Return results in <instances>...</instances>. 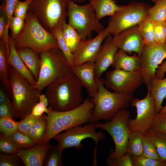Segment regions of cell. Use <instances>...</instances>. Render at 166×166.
<instances>
[{"instance_id": "obj_1", "label": "cell", "mask_w": 166, "mask_h": 166, "mask_svg": "<svg viewBox=\"0 0 166 166\" xmlns=\"http://www.w3.org/2000/svg\"><path fill=\"white\" fill-rule=\"evenodd\" d=\"M83 85L71 71L54 81L45 89L44 93L52 110L59 112L69 111L80 106L83 102Z\"/></svg>"}, {"instance_id": "obj_2", "label": "cell", "mask_w": 166, "mask_h": 166, "mask_svg": "<svg viewBox=\"0 0 166 166\" xmlns=\"http://www.w3.org/2000/svg\"><path fill=\"white\" fill-rule=\"evenodd\" d=\"M94 108L93 99L89 98L85 100L78 107L69 111H56L48 107L46 113L47 128L42 142L47 143L62 131L89 123Z\"/></svg>"}, {"instance_id": "obj_3", "label": "cell", "mask_w": 166, "mask_h": 166, "mask_svg": "<svg viewBox=\"0 0 166 166\" xmlns=\"http://www.w3.org/2000/svg\"><path fill=\"white\" fill-rule=\"evenodd\" d=\"M13 107V117L22 119L31 112L40 101L41 92L13 67H8Z\"/></svg>"}, {"instance_id": "obj_4", "label": "cell", "mask_w": 166, "mask_h": 166, "mask_svg": "<svg viewBox=\"0 0 166 166\" xmlns=\"http://www.w3.org/2000/svg\"><path fill=\"white\" fill-rule=\"evenodd\" d=\"M98 85L96 95L92 98L94 108L89 124H93L98 121L111 120L121 108H128L133 94L126 95L111 92L105 86L104 79L95 78Z\"/></svg>"}, {"instance_id": "obj_5", "label": "cell", "mask_w": 166, "mask_h": 166, "mask_svg": "<svg viewBox=\"0 0 166 166\" xmlns=\"http://www.w3.org/2000/svg\"><path fill=\"white\" fill-rule=\"evenodd\" d=\"M14 39L16 49L27 47L39 54L44 51L59 47L53 34L44 29L34 16L28 11L24 27L19 35Z\"/></svg>"}, {"instance_id": "obj_6", "label": "cell", "mask_w": 166, "mask_h": 166, "mask_svg": "<svg viewBox=\"0 0 166 166\" xmlns=\"http://www.w3.org/2000/svg\"><path fill=\"white\" fill-rule=\"evenodd\" d=\"M41 67L35 87L41 92L55 80L71 72V66L58 48H51L39 54Z\"/></svg>"}, {"instance_id": "obj_7", "label": "cell", "mask_w": 166, "mask_h": 166, "mask_svg": "<svg viewBox=\"0 0 166 166\" xmlns=\"http://www.w3.org/2000/svg\"><path fill=\"white\" fill-rule=\"evenodd\" d=\"M69 0H31L28 11L42 26L51 33L57 28L62 29L66 23Z\"/></svg>"}, {"instance_id": "obj_8", "label": "cell", "mask_w": 166, "mask_h": 166, "mask_svg": "<svg viewBox=\"0 0 166 166\" xmlns=\"http://www.w3.org/2000/svg\"><path fill=\"white\" fill-rule=\"evenodd\" d=\"M67 10L68 24L77 31L81 40L91 36L93 32L98 34L104 29L90 3L80 5L69 0Z\"/></svg>"}, {"instance_id": "obj_9", "label": "cell", "mask_w": 166, "mask_h": 166, "mask_svg": "<svg viewBox=\"0 0 166 166\" xmlns=\"http://www.w3.org/2000/svg\"><path fill=\"white\" fill-rule=\"evenodd\" d=\"M130 116V112L127 108H121L110 121L93 124L97 128L107 132L113 140L115 149L111 150L108 157L117 158L126 153L127 144L131 133L128 125Z\"/></svg>"}, {"instance_id": "obj_10", "label": "cell", "mask_w": 166, "mask_h": 166, "mask_svg": "<svg viewBox=\"0 0 166 166\" xmlns=\"http://www.w3.org/2000/svg\"><path fill=\"white\" fill-rule=\"evenodd\" d=\"M110 16L105 28L109 34L116 35L124 30L137 25L148 14L151 6L144 2H133Z\"/></svg>"}, {"instance_id": "obj_11", "label": "cell", "mask_w": 166, "mask_h": 166, "mask_svg": "<svg viewBox=\"0 0 166 166\" xmlns=\"http://www.w3.org/2000/svg\"><path fill=\"white\" fill-rule=\"evenodd\" d=\"M96 128L94 124H89L84 126L78 125L68 129L63 133L57 134L53 138L57 141V144L63 150L73 147L80 149L83 148L81 143L82 140L88 138H92L95 143L93 164L96 166L97 164L96 158L97 144L105 137L103 132L96 131Z\"/></svg>"}, {"instance_id": "obj_12", "label": "cell", "mask_w": 166, "mask_h": 166, "mask_svg": "<svg viewBox=\"0 0 166 166\" xmlns=\"http://www.w3.org/2000/svg\"><path fill=\"white\" fill-rule=\"evenodd\" d=\"M145 97L142 99L133 97L130 105L135 107L137 115L135 119H129L128 127L131 132H139L144 135L151 128L153 121L157 113L155 102L150 93V88H147Z\"/></svg>"}, {"instance_id": "obj_13", "label": "cell", "mask_w": 166, "mask_h": 166, "mask_svg": "<svg viewBox=\"0 0 166 166\" xmlns=\"http://www.w3.org/2000/svg\"><path fill=\"white\" fill-rule=\"evenodd\" d=\"M104 82L113 92L126 95L133 94L144 83L141 70L130 72L118 69L107 72Z\"/></svg>"}, {"instance_id": "obj_14", "label": "cell", "mask_w": 166, "mask_h": 166, "mask_svg": "<svg viewBox=\"0 0 166 166\" xmlns=\"http://www.w3.org/2000/svg\"><path fill=\"white\" fill-rule=\"evenodd\" d=\"M142 62L141 72L144 83L147 88L150 87L151 79L155 77L158 66L166 58V44H157L153 46L144 44L140 55Z\"/></svg>"}, {"instance_id": "obj_15", "label": "cell", "mask_w": 166, "mask_h": 166, "mask_svg": "<svg viewBox=\"0 0 166 166\" xmlns=\"http://www.w3.org/2000/svg\"><path fill=\"white\" fill-rule=\"evenodd\" d=\"M109 34L104 28L94 38L81 40L73 53V65H78L89 61L95 62L102 42Z\"/></svg>"}, {"instance_id": "obj_16", "label": "cell", "mask_w": 166, "mask_h": 166, "mask_svg": "<svg viewBox=\"0 0 166 166\" xmlns=\"http://www.w3.org/2000/svg\"><path fill=\"white\" fill-rule=\"evenodd\" d=\"M113 41L118 49L130 54L135 52L140 56L145 44L137 25L127 28L114 36Z\"/></svg>"}, {"instance_id": "obj_17", "label": "cell", "mask_w": 166, "mask_h": 166, "mask_svg": "<svg viewBox=\"0 0 166 166\" xmlns=\"http://www.w3.org/2000/svg\"><path fill=\"white\" fill-rule=\"evenodd\" d=\"M95 62L89 61L71 66V71L77 77L87 90L89 96L93 98L98 90L95 80Z\"/></svg>"}, {"instance_id": "obj_18", "label": "cell", "mask_w": 166, "mask_h": 166, "mask_svg": "<svg viewBox=\"0 0 166 166\" xmlns=\"http://www.w3.org/2000/svg\"><path fill=\"white\" fill-rule=\"evenodd\" d=\"M113 37L108 35L98 53L95 61V77L101 78L102 74L112 64L118 48L114 43Z\"/></svg>"}, {"instance_id": "obj_19", "label": "cell", "mask_w": 166, "mask_h": 166, "mask_svg": "<svg viewBox=\"0 0 166 166\" xmlns=\"http://www.w3.org/2000/svg\"><path fill=\"white\" fill-rule=\"evenodd\" d=\"M51 144L42 142L27 149L18 148L16 152L26 166H42L46 154Z\"/></svg>"}, {"instance_id": "obj_20", "label": "cell", "mask_w": 166, "mask_h": 166, "mask_svg": "<svg viewBox=\"0 0 166 166\" xmlns=\"http://www.w3.org/2000/svg\"><path fill=\"white\" fill-rule=\"evenodd\" d=\"M127 55V53L119 49L115 54L111 66L114 69L134 72L141 70L142 62L140 56Z\"/></svg>"}, {"instance_id": "obj_21", "label": "cell", "mask_w": 166, "mask_h": 166, "mask_svg": "<svg viewBox=\"0 0 166 166\" xmlns=\"http://www.w3.org/2000/svg\"><path fill=\"white\" fill-rule=\"evenodd\" d=\"M9 44L10 54L7 60L8 64L31 84L35 85L36 81L18 55L15 46L14 39L10 35L9 36Z\"/></svg>"}, {"instance_id": "obj_22", "label": "cell", "mask_w": 166, "mask_h": 166, "mask_svg": "<svg viewBox=\"0 0 166 166\" xmlns=\"http://www.w3.org/2000/svg\"><path fill=\"white\" fill-rule=\"evenodd\" d=\"M17 53L36 81L38 80L41 67L39 54L32 49L23 47L16 49Z\"/></svg>"}, {"instance_id": "obj_23", "label": "cell", "mask_w": 166, "mask_h": 166, "mask_svg": "<svg viewBox=\"0 0 166 166\" xmlns=\"http://www.w3.org/2000/svg\"><path fill=\"white\" fill-rule=\"evenodd\" d=\"M150 93L155 104L156 113H160L163 108L162 103L166 98V77L161 79L156 77L150 81Z\"/></svg>"}, {"instance_id": "obj_24", "label": "cell", "mask_w": 166, "mask_h": 166, "mask_svg": "<svg viewBox=\"0 0 166 166\" xmlns=\"http://www.w3.org/2000/svg\"><path fill=\"white\" fill-rule=\"evenodd\" d=\"M117 2L114 0H89L99 21L104 17L111 16L121 8Z\"/></svg>"}, {"instance_id": "obj_25", "label": "cell", "mask_w": 166, "mask_h": 166, "mask_svg": "<svg viewBox=\"0 0 166 166\" xmlns=\"http://www.w3.org/2000/svg\"><path fill=\"white\" fill-rule=\"evenodd\" d=\"M144 135L154 144L161 159L166 161V133L150 128Z\"/></svg>"}, {"instance_id": "obj_26", "label": "cell", "mask_w": 166, "mask_h": 166, "mask_svg": "<svg viewBox=\"0 0 166 166\" xmlns=\"http://www.w3.org/2000/svg\"><path fill=\"white\" fill-rule=\"evenodd\" d=\"M137 26L145 44L151 46L158 44L154 37L152 20L148 14L139 22Z\"/></svg>"}, {"instance_id": "obj_27", "label": "cell", "mask_w": 166, "mask_h": 166, "mask_svg": "<svg viewBox=\"0 0 166 166\" xmlns=\"http://www.w3.org/2000/svg\"><path fill=\"white\" fill-rule=\"evenodd\" d=\"M47 125V115L43 114L27 132L24 133L37 144L42 142L45 136Z\"/></svg>"}, {"instance_id": "obj_28", "label": "cell", "mask_w": 166, "mask_h": 166, "mask_svg": "<svg viewBox=\"0 0 166 166\" xmlns=\"http://www.w3.org/2000/svg\"><path fill=\"white\" fill-rule=\"evenodd\" d=\"M0 79L6 88L10 96L11 97L8 75V64L7 60V48L5 42L0 40Z\"/></svg>"}, {"instance_id": "obj_29", "label": "cell", "mask_w": 166, "mask_h": 166, "mask_svg": "<svg viewBox=\"0 0 166 166\" xmlns=\"http://www.w3.org/2000/svg\"><path fill=\"white\" fill-rule=\"evenodd\" d=\"M63 149L57 144L51 145L44 158L42 166H63Z\"/></svg>"}, {"instance_id": "obj_30", "label": "cell", "mask_w": 166, "mask_h": 166, "mask_svg": "<svg viewBox=\"0 0 166 166\" xmlns=\"http://www.w3.org/2000/svg\"><path fill=\"white\" fill-rule=\"evenodd\" d=\"M62 31L63 38L73 54L81 41L79 35L71 26L66 22L63 25Z\"/></svg>"}, {"instance_id": "obj_31", "label": "cell", "mask_w": 166, "mask_h": 166, "mask_svg": "<svg viewBox=\"0 0 166 166\" xmlns=\"http://www.w3.org/2000/svg\"><path fill=\"white\" fill-rule=\"evenodd\" d=\"M144 135L137 132L130 133L127 145L126 153L131 156L142 155Z\"/></svg>"}, {"instance_id": "obj_32", "label": "cell", "mask_w": 166, "mask_h": 166, "mask_svg": "<svg viewBox=\"0 0 166 166\" xmlns=\"http://www.w3.org/2000/svg\"><path fill=\"white\" fill-rule=\"evenodd\" d=\"M154 5L149 9L148 14L154 21L166 20V0H153Z\"/></svg>"}, {"instance_id": "obj_33", "label": "cell", "mask_w": 166, "mask_h": 166, "mask_svg": "<svg viewBox=\"0 0 166 166\" xmlns=\"http://www.w3.org/2000/svg\"><path fill=\"white\" fill-rule=\"evenodd\" d=\"M56 38L59 48L62 51L68 62L71 65H73L74 56L71 52L63 36L62 29L57 28L51 33Z\"/></svg>"}, {"instance_id": "obj_34", "label": "cell", "mask_w": 166, "mask_h": 166, "mask_svg": "<svg viewBox=\"0 0 166 166\" xmlns=\"http://www.w3.org/2000/svg\"><path fill=\"white\" fill-rule=\"evenodd\" d=\"M10 136L18 148L27 149L37 144L28 136L18 130Z\"/></svg>"}, {"instance_id": "obj_35", "label": "cell", "mask_w": 166, "mask_h": 166, "mask_svg": "<svg viewBox=\"0 0 166 166\" xmlns=\"http://www.w3.org/2000/svg\"><path fill=\"white\" fill-rule=\"evenodd\" d=\"M13 118H0V133L10 136L18 130V122L15 121Z\"/></svg>"}, {"instance_id": "obj_36", "label": "cell", "mask_w": 166, "mask_h": 166, "mask_svg": "<svg viewBox=\"0 0 166 166\" xmlns=\"http://www.w3.org/2000/svg\"><path fill=\"white\" fill-rule=\"evenodd\" d=\"M132 166H166V161L140 156H131Z\"/></svg>"}, {"instance_id": "obj_37", "label": "cell", "mask_w": 166, "mask_h": 166, "mask_svg": "<svg viewBox=\"0 0 166 166\" xmlns=\"http://www.w3.org/2000/svg\"><path fill=\"white\" fill-rule=\"evenodd\" d=\"M9 26L6 15L3 12L0 11V39L5 42L6 45L7 60L8 59L10 54L9 44Z\"/></svg>"}, {"instance_id": "obj_38", "label": "cell", "mask_w": 166, "mask_h": 166, "mask_svg": "<svg viewBox=\"0 0 166 166\" xmlns=\"http://www.w3.org/2000/svg\"><path fill=\"white\" fill-rule=\"evenodd\" d=\"M155 38L158 44L165 43L166 40L165 21L152 20Z\"/></svg>"}, {"instance_id": "obj_39", "label": "cell", "mask_w": 166, "mask_h": 166, "mask_svg": "<svg viewBox=\"0 0 166 166\" xmlns=\"http://www.w3.org/2000/svg\"><path fill=\"white\" fill-rule=\"evenodd\" d=\"M18 147L10 136L0 133V151L3 153L15 154Z\"/></svg>"}, {"instance_id": "obj_40", "label": "cell", "mask_w": 166, "mask_h": 166, "mask_svg": "<svg viewBox=\"0 0 166 166\" xmlns=\"http://www.w3.org/2000/svg\"><path fill=\"white\" fill-rule=\"evenodd\" d=\"M143 142L142 156L148 158L162 160L158 154L154 144L144 135L143 137Z\"/></svg>"}, {"instance_id": "obj_41", "label": "cell", "mask_w": 166, "mask_h": 166, "mask_svg": "<svg viewBox=\"0 0 166 166\" xmlns=\"http://www.w3.org/2000/svg\"><path fill=\"white\" fill-rule=\"evenodd\" d=\"M25 19L13 16L9 23V29L11 31V36L14 39L20 34L25 25Z\"/></svg>"}, {"instance_id": "obj_42", "label": "cell", "mask_w": 166, "mask_h": 166, "mask_svg": "<svg viewBox=\"0 0 166 166\" xmlns=\"http://www.w3.org/2000/svg\"><path fill=\"white\" fill-rule=\"evenodd\" d=\"M23 164L21 159L16 154L0 153V166H19Z\"/></svg>"}, {"instance_id": "obj_43", "label": "cell", "mask_w": 166, "mask_h": 166, "mask_svg": "<svg viewBox=\"0 0 166 166\" xmlns=\"http://www.w3.org/2000/svg\"><path fill=\"white\" fill-rule=\"evenodd\" d=\"M49 103L44 93L42 94L40 97V101L32 109L30 114L33 116L40 117L44 113H46Z\"/></svg>"}, {"instance_id": "obj_44", "label": "cell", "mask_w": 166, "mask_h": 166, "mask_svg": "<svg viewBox=\"0 0 166 166\" xmlns=\"http://www.w3.org/2000/svg\"><path fill=\"white\" fill-rule=\"evenodd\" d=\"M106 164L109 166H132V156L126 153L121 157L115 158L107 157Z\"/></svg>"}, {"instance_id": "obj_45", "label": "cell", "mask_w": 166, "mask_h": 166, "mask_svg": "<svg viewBox=\"0 0 166 166\" xmlns=\"http://www.w3.org/2000/svg\"><path fill=\"white\" fill-rule=\"evenodd\" d=\"M40 117H35L29 114L18 122V130L23 133L27 132Z\"/></svg>"}, {"instance_id": "obj_46", "label": "cell", "mask_w": 166, "mask_h": 166, "mask_svg": "<svg viewBox=\"0 0 166 166\" xmlns=\"http://www.w3.org/2000/svg\"><path fill=\"white\" fill-rule=\"evenodd\" d=\"M30 2L31 0H25L23 1L18 0L15 6L13 16L25 19Z\"/></svg>"}, {"instance_id": "obj_47", "label": "cell", "mask_w": 166, "mask_h": 166, "mask_svg": "<svg viewBox=\"0 0 166 166\" xmlns=\"http://www.w3.org/2000/svg\"><path fill=\"white\" fill-rule=\"evenodd\" d=\"M151 128L166 133V112L156 113Z\"/></svg>"}, {"instance_id": "obj_48", "label": "cell", "mask_w": 166, "mask_h": 166, "mask_svg": "<svg viewBox=\"0 0 166 166\" xmlns=\"http://www.w3.org/2000/svg\"><path fill=\"white\" fill-rule=\"evenodd\" d=\"M18 0H2L0 7V11L5 14L9 26L10 21L13 16V11L15 6Z\"/></svg>"}, {"instance_id": "obj_49", "label": "cell", "mask_w": 166, "mask_h": 166, "mask_svg": "<svg viewBox=\"0 0 166 166\" xmlns=\"http://www.w3.org/2000/svg\"><path fill=\"white\" fill-rule=\"evenodd\" d=\"M13 107L11 101L0 105V118H13Z\"/></svg>"}, {"instance_id": "obj_50", "label": "cell", "mask_w": 166, "mask_h": 166, "mask_svg": "<svg viewBox=\"0 0 166 166\" xmlns=\"http://www.w3.org/2000/svg\"><path fill=\"white\" fill-rule=\"evenodd\" d=\"M166 72V61L160 64L157 68L156 73L155 77L159 79L163 78Z\"/></svg>"}, {"instance_id": "obj_51", "label": "cell", "mask_w": 166, "mask_h": 166, "mask_svg": "<svg viewBox=\"0 0 166 166\" xmlns=\"http://www.w3.org/2000/svg\"><path fill=\"white\" fill-rule=\"evenodd\" d=\"M11 101L10 98L1 88L0 89V105Z\"/></svg>"}, {"instance_id": "obj_52", "label": "cell", "mask_w": 166, "mask_h": 166, "mask_svg": "<svg viewBox=\"0 0 166 166\" xmlns=\"http://www.w3.org/2000/svg\"><path fill=\"white\" fill-rule=\"evenodd\" d=\"M72 0L75 2L76 3H80L83 2L85 1L86 0Z\"/></svg>"}, {"instance_id": "obj_53", "label": "cell", "mask_w": 166, "mask_h": 166, "mask_svg": "<svg viewBox=\"0 0 166 166\" xmlns=\"http://www.w3.org/2000/svg\"><path fill=\"white\" fill-rule=\"evenodd\" d=\"M166 112V105L163 107L160 112L164 113Z\"/></svg>"}, {"instance_id": "obj_54", "label": "cell", "mask_w": 166, "mask_h": 166, "mask_svg": "<svg viewBox=\"0 0 166 166\" xmlns=\"http://www.w3.org/2000/svg\"><path fill=\"white\" fill-rule=\"evenodd\" d=\"M165 25H166V20L165 21ZM165 43L166 44V40Z\"/></svg>"}, {"instance_id": "obj_55", "label": "cell", "mask_w": 166, "mask_h": 166, "mask_svg": "<svg viewBox=\"0 0 166 166\" xmlns=\"http://www.w3.org/2000/svg\"><path fill=\"white\" fill-rule=\"evenodd\" d=\"M151 0L152 2L153 0Z\"/></svg>"}]
</instances>
